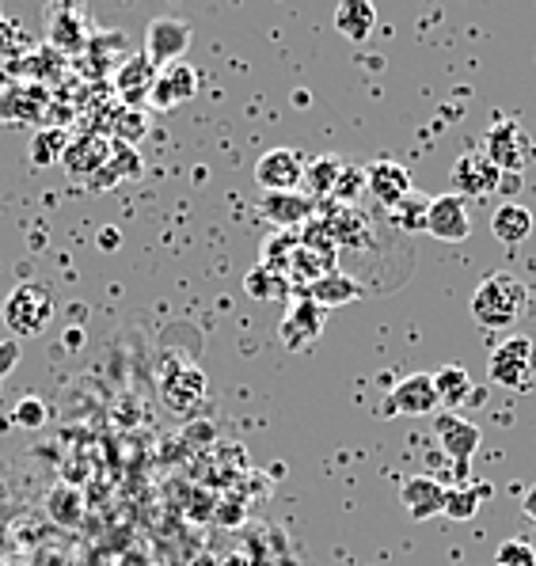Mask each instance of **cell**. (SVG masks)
Returning a JSON list of instances; mask_svg holds the SVG:
<instances>
[{"instance_id": "obj_16", "label": "cell", "mask_w": 536, "mask_h": 566, "mask_svg": "<svg viewBox=\"0 0 536 566\" xmlns=\"http://www.w3.org/2000/svg\"><path fill=\"white\" fill-rule=\"evenodd\" d=\"M195 95H198L195 65H187V61H176V65L157 69V81H153V92H149V103L157 111H171V107H179V103L195 99Z\"/></svg>"}, {"instance_id": "obj_24", "label": "cell", "mask_w": 536, "mask_h": 566, "mask_svg": "<svg viewBox=\"0 0 536 566\" xmlns=\"http://www.w3.org/2000/svg\"><path fill=\"white\" fill-rule=\"evenodd\" d=\"M335 31L358 46V42H366L377 31V8L369 0H343L335 8Z\"/></svg>"}, {"instance_id": "obj_9", "label": "cell", "mask_w": 536, "mask_h": 566, "mask_svg": "<svg viewBox=\"0 0 536 566\" xmlns=\"http://www.w3.org/2000/svg\"><path fill=\"white\" fill-rule=\"evenodd\" d=\"M160 399H164V407L176 415L195 411L206 399V373L198 369V365L171 361L168 369L160 373Z\"/></svg>"}, {"instance_id": "obj_7", "label": "cell", "mask_w": 536, "mask_h": 566, "mask_svg": "<svg viewBox=\"0 0 536 566\" xmlns=\"http://www.w3.org/2000/svg\"><path fill=\"white\" fill-rule=\"evenodd\" d=\"M190 39H195V31H190L187 20H179V15H160V20H153L149 31H145V57L157 69L176 65L190 50Z\"/></svg>"}, {"instance_id": "obj_31", "label": "cell", "mask_w": 536, "mask_h": 566, "mask_svg": "<svg viewBox=\"0 0 536 566\" xmlns=\"http://www.w3.org/2000/svg\"><path fill=\"white\" fill-rule=\"evenodd\" d=\"M73 137L65 129H54V126H39L31 137V164L34 168H50V164H62V153L69 149Z\"/></svg>"}, {"instance_id": "obj_30", "label": "cell", "mask_w": 536, "mask_h": 566, "mask_svg": "<svg viewBox=\"0 0 536 566\" xmlns=\"http://www.w3.org/2000/svg\"><path fill=\"white\" fill-rule=\"evenodd\" d=\"M297 243H301V251L313 255L324 270H339V243L332 240V232H327L316 217L305 224V229H297Z\"/></svg>"}, {"instance_id": "obj_22", "label": "cell", "mask_w": 536, "mask_h": 566, "mask_svg": "<svg viewBox=\"0 0 536 566\" xmlns=\"http://www.w3.org/2000/svg\"><path fill=\"white\" fill-rule=\"evenodd\" d=\"M343 168H347V164H343L335 153H324V156H316V160H308L305 179H301V195L313 198L316 206L327 202L332 190H335V182H339V176H343Z\"/></svg>"}, {"instance_id": "obj_13", "label": "cell", "mask_w": 536, "mask_h": 566, "mask_svg": "<svg viewBox=\"0 0 536 566\" xmlns=\"http://www.w3.org/2000/svg\"><path fill=\"white\" fill-rule=\"evenodd\" d=\"M46 42L65 57L84 54V50L92 46V31L81 8H69V4L46 8Z\"/></svg>"}, {"instance_id": "obj_20", "label": "cell", "mask_w": 536, "mask_h": 566, "mask_svg": "<svg viewBox=\"0 0 536 566\" xmlns=\"http://www.w3.org/2000/svg\"><path fill=\"white\" fill-rule=\"evenodd\" d=\"M400 502L411 521H430L445 513V486L430 475H411L400 483Z\"/></svg>"}, {"instance_id": "obj_17", "label": "cell", "mask_w": 536, "mask_h": 566, "mask_svg": "<svg viewBox=\"0 0 536 566\" xmlns=\"http://www.w3.org/2000/svg\"><path fill=\"white\" fill-rule=\"evenodd\" d=\"M259 213L278 232H297L316 217V202L301 195V190H290V195H263L259 198Z\"/></svg>"}, {"instance_id": "obj_40", "label": "cell", "mask_w": 536, "mask_h": 566, "mask_svg": "<svg viewBox=\"0 0 536 566\" xmlns=\"http://www.w3.org/2000/svg\"><path fill=\"white\" fill-rule=\"evenodd\" d=\"M533 156H536V142H533Z\"/></svg>"}, {"instance_id": "obj_29", "label": "cell", "mask_w": 536, "mask_h": 566, "mask_svg": "<svg viewBox=\"0 0 536 566\" xmlns=\"http://www.w3.org/2000/svg\"><path fill=\"white\" fill-rule=\"evenodd\" d=\"M487 499H491V483H472L469 479V483H461V486H445V517L472 521Z\"/></svg>"}, {"instance_id": "obj_32", "label": "cell", "mask_w": 536, "mask_h": 566, "mask_svg": "<svg viewBox=\"0 0 536 566\" xmlns=\"http://www.w3.org/2000/svg\"><path fill=\"white\" fill-rule=\"evenodd\" d=\"M293 255H297V232H274V237L263 240V248H259V266L285 277V266L293 263Z\"/></svg>"}, {"instance_id": "obj_33", "label": "cell", "mask_w": 536, "mask_h": 566, "mask_svg": "<svg viewBox=\"0 0 536 566\" xmlns=\"http://www.w3.org/2000/svg\"><path fill=\"white\" fill-rule=\"evenodd\" d=\"M427 209H430V198L419 195V190H411V195L392 209V224H396V229H403V232L422 229V224H427Z\"/></svg>"}, {"instance_id": "obj_12", "label": "cell", "mask_w": 536, "mask_h": 566, "mask_svg": "<svg viewBox=\"0 0 536 566\" xmlns=\"http://www.w3.org/2000/svg\"><path fill=\"white\" fill-rule=\"evenodd\" d=\"M498 179H503V171H498L483 153H461V156H456V164H453V171H449L453 195L464 198V202H469V198L495 195Z\"/></svg>"}, {"instance_id": "obj_25", "label": "cell", "mask_w": 536, "mask_h": 566, "mask_svg": "<svg viewBox=\"0 0 536 566\" xmlns=\"http://www.w3.org/2000/svg\"><path fill=\"white\" fill-rule=\"evenodd\" d=\"M145 171L141 156H137V149H129V145L123 142H111V160L103 164V171L92 179L95 190H107V187H118V182H129L137 179Z\"/></svg>"}, {"instance_id": "obj_11", "label": "cell", "mask_w": 536, "mask_h": 566, "mask_svg": "<svg viewBox=\"0 0 536 566\" xmlns=\"http://www.w3.org/2000/svg\"><path fill=\"white\" fill-rule=\"evenodd\" d=\"M422 229H427L434 240H442V243H464L472 237L469 202H464V198H456L453 190H449V195L430 198L427 224H422Z\"/></svg>"}, {"instance_id": "obj_3", "label": "cell", "mask_w": 536, "mask_h": 566, "mask_svg": "<svg viewBox=\"0 0 536 566\" xmlns=\"http://www.w3.org/2000/svg\"><path fill=\"white\" fill-rule=\"evenodd\" d=\"M536 369V343L525 335H509L487 358V377L498 388H525Z\"/></svg>"}, {"instance_id": "obj_39", "label": "cell", "mask_w": 536, "mask_h": 566, "mask_svg": "<svg viewBox=\"0 0 536 566\" xmlns=\"http://www.w3.org/2000/svg\"><path fill=\"white\" fill-rule=\"evenodd\" d=\"M522 513H525V521L536 528V486H529V494L522 499Z\"/></svg>"}, {"instance_id": "obj_19", "label": "cell", "mask_w": 536, "mask_h": 566, "mask_svg": "<svg viewBox=\"0 0 536 566\" xmlns=\"http://www.w3.org/2000/svg\"><path fill=\"white\" fill-rule=\"evenodd\" d=\"M366 190L385 209H396L414 190V182H411V171L403 168V164L377 160V164H369V168H366Z\"/></svg>"}, {"instance_id": "obj_28", "label": "cell", "mask_w": 536, "mask_h": 566, "mask_svg": "<svg viewBox=\"0 0 536 566\" xmlns=\"http://www.w3.org/2000/svg\"><path fill=\"white\" fill-rule=\"evenodd\" d=\"M244 293L259 304H290L293 297V285L285 282L282 274H274V270L266 266H252L244 274Z\"/></svg>"}, {"instance_id": "obj_10", "label": "cell", "mask_w": 536, "mask_h": 566, "mask_svg": "<svg viewBox=\"0 0 536 566\" xmlns=\"http://www.w3.org/2000/svg\"><path fill=\"white\" fill-rule=\"evenodd\" d=\"M438 391H434V377L430 373H411V377H403L400 385L388 391L385 407H380V415H408V418H427L438 411Z\"/></svg>"}, {"instance_id": "obj_21", "label": "cell", "mask_w": 536, "mask_h": 566, "mask_svg": "<svg viewBox=\"0 0 536 566\" xmlns=\"http://www.w3.org/2000/svg\"><path fill=\"white\" fill-rule=\"evenodd\" d=\"M305 293L308 301L316 304V308H324V312H332V308H347V304L354 301H361V282L354 274H343V270H332V274H324V277H316L313 285H305Z\"/></svg>"}, {"instance_id": "obj_2", "label": "cell", "mask_w": 536, "mask_h": 566, "mask_svg": "<svg viewBox=\"0 0 536 566\" xmlns=\"http://www.w3.org/2000/svg\"><path fill=\"white\" fill-rule=\"evenodd\" d=\"M0 319H4L8 335L20 343V338H34L50 327L54 319V297H50L46 285L39 282H20L8 290V297L0 301Z\"/></svg>"}, {"instance_id": "obj_15", "label": "cell", "mask_w": 536, "mask_h": 566, "mask_svg": "<svg viewBox=\"0 0 536 566\" xmlns=\"http://www.w3.org/2000/svg\"><path fill=\"white\" fill-rule=\"evenodd\" d=\"M153 81H157V65H153L145 54L123 57L115 69V76H111V84H115V95H118L123 107H141V103H149Z\"/></svg>"}, {"instance_id": "obj_34", "label": "cell", "mask_w": 536, "mask_h": 566, "mask_svg": "<svg viewBox=\"0 0 536 566\" xmlns=\"http://www.w3.org/2000/svg\"><path fill=\"white\" fill-rule=\"evenodd\" d=\"M361 190H366V168H343L339 182H335L332 198L327 202H339V206H358Z\"/></svg>"}, {"instance_id": "obj_27", "label": "cell", "mask_w": 536, "mask_h": 566, "mask_svg": "<svg viewBox=\"0 0 536 566\" xmlns=\"http://www.w3.org/2000/svg\"><path fill=\"white\" fill-rule=\"evenodd\" d=\"M107 118L111 122L99 129V134H107L111 142L129 145V149H137V145L145 142V134H149V115H145L141 107H123V103H118V107L111 111Z\"/></svg>"}, {"instance_id": "obj_38", "label": "cell", "mask_w": 536, "mask_h": 566, "mask_svg": "<svg viewBox=\"0 0 536 566\" xmlns=\"http://www.w3.org/2000/svg\"><path fill=\"white\" fill-rule=\"evenodd\" d=\"M20 343L15 338H0V385H4L8 377L15 373V365H20Z\"/></svg>"}, {"instance_id": "obj_5", "label": "cell", "mask_w": 536, "mask_h": 566, "mask_svg": "<svg viewBox=\"0 0 536 566\" xmlns=\"http://www.w3.org/2000/svg\"><path fill=\"white\" fill-rule=\"evenodd\" d=\"M316 221L332 232V240L339 243V251H366L374 248V224L358 206H339V202H319Z\"/></svg>"}, {"instance_id": "obj_8", "label": "cell", "mask_w": 536, "mask_h": 566, "mask_svg": "<svg viewBox=\"0 0 536 566\" xmlns=\"http://www.w3.org/2000/svg\"><path fill=\"white\" fill-rule=\"evenodd\" d=\"M483 156L495 164L498 171H517L522 176L525 160L533 156V142L525 137V129L517 122H495L483 137Z\"/></svg>"}, {"instance_id": "obj_37", "label": "cell", "mask_w": 536, "mask_h": 566, "mask_svg": "<svg viewBox=\"0 0 536 566\" xmlns=\"http://www.w3.org/2000/svg\"><path fill=\"white\" fill-rule=\"evenodd\" d=\"M12 422L23 426V430H39V426L46 422V403H42V399H34V396L20 399V403L12 407Z\"/></svg>"}, {"instance_id": "obj_4", "label": "cell", "mask_w": 536, "mask_h": 566, "mask_svg": "<svg viewBox=\"0 0 536 566\" xmlns=\"http://www.w3.org/2000/svg\"><path fill=\"white\" fill-rule=\"evenodd\" d=\"M324 324H327V312L316 308L305 293H293L290 304L282 312V324H278V338L285 350L293 354H305L316 346V338L324 335Z\"/></svg>"}, {"instance_id": "obj_6", "label": "cell", "mask_w": 536, "mask_h": 566, "mask_svg": "<svg viewBox=\"0 0 536 566\" xmlns=\"http://www.w3.org/2000/svg\"><path fill=\"white\" fill-rule=\"evenodd\" d=\"M305 156L297 149H271L255 160V182L263 195H290V190H301V179H305Z\"/></svg>"}, {"instance_id": "obj_26", "label": "cell", "mask_w": 536, "mask_h": 566, "mask_svg": "<svg viewBox=\"0 0 536 566\" xmlns=\"http://www.w3.org/2000/svg\"><path fill=\"white\" fill-rule=\"evenodd\" d=\"M430 377H434L438 403H442L445 411L456 415V407H464L469 399H480V391L472 396V377H469V369H461V365H442V369L430 373Z\"/></svg>"}, {"instance_id": "obj_14", "label": "cell", "mask_w": 536, "mask_h": 566, "mask_svg": "<svg viewBox=\"0 0 536 566\" xmlns=\"http://www.w3.org/2000/svg\"><path fill=\"white\" fill-rule=\"evenodd\" d=\"M107 160H111V137L99 134V129H88V134L73 137L69 149L62 153V168L73 179H95Z\"/></svg>"}, {"instance_id": "obj_18", "label": "cell", "mask_w": 536, "mask_h": 566, "mask_svg": "<svg viewBox=\"0 0 536 566\" xmlns=\"http://www.w3.org/2000/svg\"><path fill=\"white\" fill-rule=\"evenodd\" d=\"M434 438L442 441L445 457L453 460V464H472L483 433H480V426L469 422V418L445 411V415H438V422H434Z\"/></svg>"}, {"instance_id": "obj_1", "label": "cell", "mask_w": 536, "mask_h": 566, "mask_svg": "<svg viewBox=\"0 0 536 566\" xmlns=\"http://www.w3.org/2000/svg\"><path fill=\"white\" fill-rule=\"evenodd\" d=\"M525 304H529V290L517 282L506 270H495L480 282V290L472 293V319L483 331H506L525 316Z\"/></svg>"}, {"instance_id": "obj_35", "label": "cell", "mask_w": 536, "mask_h": 566, "mask_svg": "<svg viewBox=\"0 0 536 566\" xmlns=\"http://www.w3.org/2000/svg\"><path fill=\"white\" fill-rule=\"evenodd\" d=\"M84 502H81V491H73V486H62V491L50 494V513H54L62 525H73L76 517H81Z\"/></svg>"}, {"instance_id": "obj_23", "label": "cell", "mask_w": 536, "mask_h": 566, "mask_svg": "<svg viewBox=\"0 0 536 566\" xmlns=\"http://www.w3.org/2000/svg\"><path fill=\"white\" fill-rule=\"evenodd\" d=\"M491 237L506 243V248H517V243L533 237V213L522 202H503L491 213Z\"/></svg>"}, {"instance_id": "obj_36", "label": "cell", "mask_w": 536, "mask_h": 566, "mask_svg": "<svg viewBox=\"0 0 536 566\" xmlns=\"http://www.w3.org/2000/svg\"><path fill=\"white\" fill-rule=\"evenodd\" d=\"M495 566H536V552L529 539H503L495 552Z\"/></svg>"}]
</instances>
